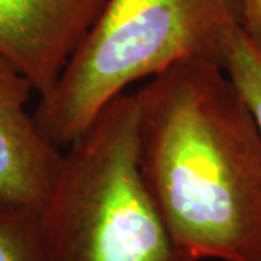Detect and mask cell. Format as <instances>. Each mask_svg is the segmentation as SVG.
<instances>
[{"mask_svg": "<svg viewBox=\"0 0 261 261\" xmlns=\"http://www.w3.org/2000/svg\"><path fill=\"white\" fill-rule=\"evenodd\" d=\"M106 0H0V56L38 96L54 86Z\"/></svg>", "mask_w": 261, "mask_h": 261, "instance_id": "obj_4", "label": "cell"}, {"mask_svg": "<svg viewBox=\"0 0 261 261\" xmlns=\"http://www.w3.org/2000/svg\"><path fill=\"white\" fill-rule=\"evenodd\" d=\"M28 77L0 56V209L38 212L56 180L63 149L41 132L28 102Z\"/></svg>", "mask_w": 261, "mask_h": 261, "instance_id": "obj_5", "label": "cell"}, {"mask_svg": "<svg viewBox=\"0 0 261 261\" xmlns=\"http://www.w3.org/2000/svg\"><path fill=\"white\" fill-rule=\"evenodd\" d=\"M141 174L185 261H261V135L225 68L187 60L134 92Z\"/></svg>", "mask_w": 261, "mask_h": 261, "instance_id": "obj_1", "label": "cell"}, {"mask_svg": "<svg viewBox=\"0 0 261 261\" xmlns=\"http://www.w3.org/2000/svg\"><path fill=\"white\" fill-rule=\"evenodd\" d=\"M224 68L251 109L261 135V53L241 27L235 31L228 45Z\"/></svg>", "mask_w": 261, "mask_h": 261, "instance_id": "obj_6", "label": "cell"}, {"mask_svg": "<svg viewBox=\"0 0 261 261\" xmlns=\"http://www.w3.org/2000/svg\"><path fill=\"white\" fill-rule=\"evenodd\" d=\"M0 261H44L35 211H0Z\"/></svg>", "mask_w": 261, "mask_h": 261, "instance_id": "obj_7", "label": "cell"}, {"mask_svg": "<svg viewBox=\"0 0 261 261\" xmlns=\"http://www.w3.org/2000/svg\"><path fill=\"white\" fill-rule=\"evenodd\" d=\"M240 25L252 45L261 53V0H237Z\"/></svg>", "mask_w": 261, "mask_h": 261, "instance_id": "obj_8", "label": "cell"}, {"mask_svg": "<svg viewBox=\"0 0 261 261\" xmlns=\"http://www.w3.org/2000/svg\"><path fill=\"white\" fill-rule=\"evenodd\" d=\"M237 0H106L34 113L41 132L64 149L118 96L177 63L224 67Z\"/></svg>", "mask_w": 261, "mask_h": 261, "instance_id": "obj_2", "label": "cell"}, {"mask_svg": "<svg viewBox=\"0 0 261 261\" xmlns=\"http://www.w3.org/2000/svg\"><path fill=\"white\" fill-rule=\"evenodd\" d=\"M37 214L44 261H185L141 174L134 92L65 147Z\"/></svg>", "mask_w": 261, "mask_h": 261, "instance_id": "obj_3", "label": "cell"}, {"mask_svg": "<svg viewBox=\"0 0 261 261\" xmlns=\"http://www.w3.org/2000/svg\"><path fill=\"white\" fill-rule=\"evenodd\" d=\"M0 211H2V209H0Z\"/></svg>", "mask_w": 261, "mask_h": 261, "instance_id": "obj_9", "label": "cell"}]
</instances>
